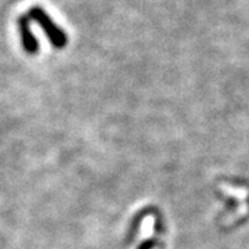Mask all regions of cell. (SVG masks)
<instances>
[{
	"mask_svg": "<svg viewBox=\"0 0 249 249\" xmlns=\"http://www.w3.org/2000/svg\"><path fill=\"white\" fill-rule=\"evenodd\" d=\"M18 29L21 35V42L24 50L28 54H36L39 52V42L31 31V18L27 14L18 18Z\"/></svg>",
	"mask_w": 249,
	"mask_h": 249,
	"instance_id": "2",
	"label": "cell"
},
{
	"mask_svg": "<svg viewBox=\"0 0 249 249\" xmlns=\"http://www.w3.org/2000/svg\"><path fill=\"white\" fill-rule=\"evenodd\" d=\"M28 16H29L31 19H34L35 22H37L40 25V28L43 29V32L47 36L49 42L55 49H62V47L67 46V42H68L67 34L54 22L52 17L42 7H39V6L32 7V9L29 10V14Z\"/></svg>",
	"mask_w": 249,
	"mask_h": 249,
	"instance_id": "1",
	"label": "cell"
}]
</instances>
